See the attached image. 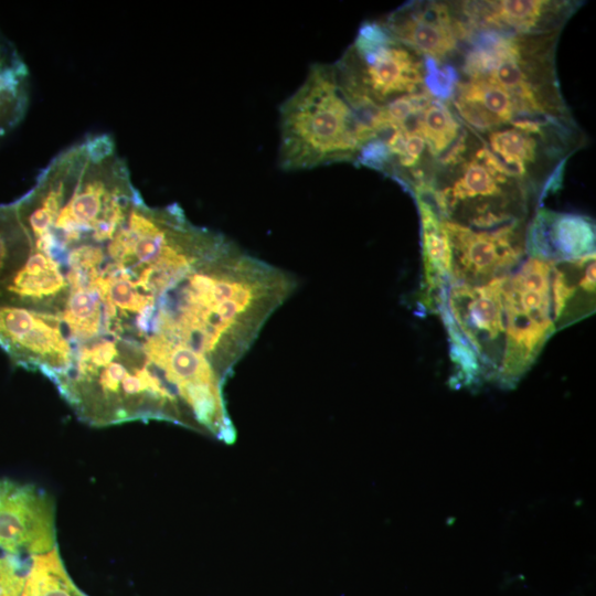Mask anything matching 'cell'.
<instances>
[{
  "label": "cell",
  "mask_w": 596,
  "mask_h": 596,
  "mask_svg": "<svg viewBox=\"0 0 596 596\" xmlns=\"http://www.w3.org/2000/svg\"><path fill=\"white\" fill-rule=\"evenodd\" d=\"M226 240L140 194L33 234L50 276L33 311L56 332L64 366L52 383L81 421L175 423L219 383Z\"/></svg>",
  "instance_id": "obj_1"
},
{
  "label": "cell",
  "mask_w": 596,
  "mask_h": 596,
  "mask_svg": "<svg viewBox=\"0 0 596 596\" xmlns=\"http://www.w3.org/2000/svg\"><path fill=\"white\" fill-rule=\"evenodd\" d=\"M278 163L284 171L355 162L369 130L348 100L334 64L316 63L279 109Z\"/></svg>",
  "instance_id": "obj_2"
},
{
  "label": "cell",
  "mask_w": 596,
  "mask_h": 596,
  "mask_svg": "<svg viewBox=\"0 0 596 596\" xmlns=\"http://www.w3.org/2000/svg\"><path fill=\"white\" fill-rule=\"evenodd\" d=\"M556 40L557 33L471 31L466 40L469 49L462 73L467 78H481L505 92L515 104L518 120L574 130L554 66Z\"/></svg>",
  "instance_id": "obj_3"
},
{
  "label": "cell",
  "mask_w": 596,
  "mask_h": 596,
  "mask_svg": "<svg viewBox=\"0 0 596 596\" xmlns=\"http://www.w3.org/2000/svg\"><path fill=\"white\" fill-rule=\"evenodd\" d=\"M334 66L353 107L383 106L400 96L425 91L422 55L397 42L381 22H363Z\"/></svg>",
  "instance_id": "obj_4"
},
{
  "label": "cell",
  "mask_w": 596,
  "mask_h": 596,
  "mask_svg": "<svg viewBox=\"0 0 596 596\" xmlns=\"http://www.w3.org/2000/svg\"><path fill=\"white\" fill-rule=\"evenodd\" d=\"M553 263L529 257L503 283L504 351L497 380L512 385L556 331L551 296Z\"/></svg>",
  "instance_id": "obj_5"
},
{
  "label": "cell",
  "mask_w": 596,
  "mask_h": 596,
  "mask_svg": "<svg viewBox=\"0 0 596 596\" xmlns=\"http://www.w3.org/2000/svg\"><path fill=\"white\" fill-rule=\"evenodd\" d=\"M507 276L485 285L451 284L447 302L441 299L448 308L439 306L476 355L480 372L494 380L504 351L502 287Z\"/></svg>",
  "instance_id": "obj_6"
},
{
  "label": "cell",
  "mask_w": 596,
  "mask_h": 596,
  "mask_svg": "<svg viewBox=\"0 0 596 596\" xmlns=\"http://www.w3.org/2000/svg\"><path fill=\"white\" fill-rule=\"evenodd\" d=\"M451 252V284L485 285L511 274L525 252L524 221L475 230L443 221Z\"/></svg>",
  "instance_id": "obj_7"
},
{
  "label": "cell",
  "mask_w": 596,
  "mask_h": 596,
  "mask_svg": "<svg viewBox=\"0 0 596 596\" xmlns=\"http://www.w3.org/2000/svg\"><path fill=\"white\" fill-rule=\"evenodd\" d=\"M56 546V508L52 496L33 483L1 478L0 550L38 555Z\"/></svg>",
  "instance_id": "obj_8"
},
{
  "label": "cell",
  "mask_w": 596,
  "mask_h": 596,
  "mask_svg": "<svg viewBox=\"0 0 596 596\" xmlns=\"http://www.w3.org/2000/svg\"><path fill=\"white\" fill-rule=\"evenodd\" d=\"M466 32L489 29L513 34L557 33L574 12L573 1L499 0L450 2Z\"/></svg>",
  "instance_id": "obj_9"
},
{
  "label": "cell",
  "mask_w": 596,
  "mask_h": 596,
  "mask_svg": "<svg viewBox=\"0 0 596 596\" xmlns=\"http://www.w3.org/2000/svg\"><path fill=\"white\" fill-rule=\"evenodd\" d=\"M381 23L397 42L439 64L458 49L457 24L449 3H406Z\"/></svg>",
  "instance_id": "obj_10"
},
{
  "label": "cell",
  "mask_w": 596,
  "mask_h": 596,
  "mask_svg": "<svg viewBox=\"0 0 596 596\" xmlns=\"http://www.w3.org/2000/svg\"><path fill=\"white\" fill-rule=\"evenodd\" d=\"M525 252L551 263L595 254L594 221L581 214L539 209L525 230Z\"/></svg>",
  "instance_id": "obj_11"
},
{
  "label": "cell",
  "mask_w": 596,
  "mask_h": 596,
  "mask_svg": "<svg viewBox=\"0 0 596 596\" xmlns=\"http://www.w3.org/2000/svg\"><path fill=\"white\" fill-rule=\"evenodd\" d=\"M551 296L555 330L590 315L595 309V254L553 263Z\"/></svg>",
  "instance_id": "obj_12"
},
{
  "label": "cell",
  "mask_w": 596,
  "mask_h": 596,
  "mask_svg": "<svg viewBox=\"0 0 596 596\" xmlns=\"http://www.w3.org/2000/svg\"><path fill=\"white\" fill-rule=\"evenodd\" d=\"M421 224L422 245L427 297L444 294L445 286L451 283V252L443 220L434 206L422 196H415ZM432 297V298H433Z\"/></svg>",
  "instance_id": "obj_13"
},
{
  "label": "cell",
  "mask_w": 596,
  "mask_h": 596,
  "mask_svg": "<svg viewBox=\"0 0 596 596\" xmlns=\"http://www.w3.org/2000/svg\"><path fill=\"white\" fill-rule=\"evenodd\" d=\"M29 105V73L21 56L0 33V139L23 119Z\"/></svg>",
  "instance_id": "obj_14"
},
{
  "label": "cell",
  "mask_w": 596,
  "mask_h": 596,
  "mask_svg": "<svg viewBox=\"0 0 596 596\" xmlns=\"http://www.w3.org/2000/svg\"><path fill=\"white\" fill-rule=\"evenodd\" d=\"M22 596H87L70 577L58 547L29 558Z\"/></svg>",
  "instance_id": "obj_15"
},
{
  "label": "cell",
  "mask_w": 596,
  "mask_h": 596,
  "mask_svg": "<svg viewBox=\"0 0 596 596\" xmlns=\"http://www.w3.org/2000/svg\"><path fill=\"white\" fill-rule=\"evenodd\" d=\"M30 240L14 202L0 204V288L25 260Z\"/></svg>",
  "instance_id": "obj_16"
},
{
  "label": "cell",
  "mask_w": 596,
  "mask_h": 596,
  "mask_svg": "<svg viewBox=\"0 0 596 596\" xmlns=\"http://www.w3.org/2000/svg\"><path fill=\"white\" fill-rule=\"evenodd\" d=\"M461 131L459 120L444 103L435 98L418 116L417 132L424 138L432 157L443 156Z\"/></svg>",
  "instance_id": "obj_17"
},
{
  "label": "cell",
  "mask_w": 596,
  "mask_h": 596,
  "mask_svg": "<svg viewBox=\"0 0 596 596\" xmlns=\"http://www.w3.org/2000/svg\"><path fill=\"white\" fill-rule=\"evenodd\" d=\"M424 87L435 99L453 98L459 82V72L449 64L440 65L430 57H424Z\"/></svg>",
  "instance_id": "obj_18"
},
{
  "label": "cell",
  "mask_w": 596,
  "mask_h": 596,
  "mask_svg": "<svg viewBox=\"0 0 596 596\" xmlns=\"http://www.w3.org/2000/svg\"><path fill=\"white\" fill-rule=\"evenodd\" d=\"M30 556L0 550V596H22Z\"/></svg>",
  "instance_id": "obj_19"
}]
</instances>
